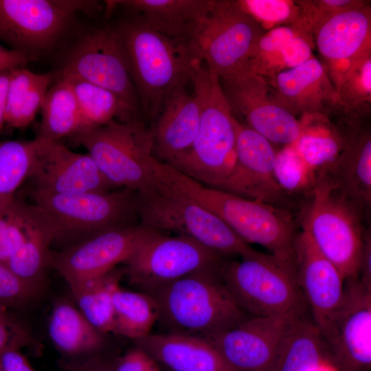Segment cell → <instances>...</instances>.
<instances>
[{
	"label": "cell",
	"mask_w": 371,
	"mask_h": 371,
	"mask_svg": "<svg viewBox=\"0 0 371 371\" xmlns=\"http://www.w3.org/2000/svg\"><path fill=\"white\" fill-rule=\"evenodd\" d=\"M161 184L220 217L245 243H256L275 257L295 265L296 223L292 211L203 186L161 163Z\"/></svg>",
	"instance_id": "cell-1"
},
{
	"label": "cell",
	"mask_w": 371,
	"mask_h": 371,
	"mask_svg": "<svg viewBox=\"0 0 371 371\" xmlns=\"http://www.w3.org/2000/svg\"><path fill=\"white\" fill-rule=\"evenodd\" d=\"M139 108L153 122L167 97L179 86L192 84V49L153 30L136 17L127 16L113 25Z\"/></svg>",
	"instance_id": "cell-2"
},
{
	"label": "cell",
	"mask_w": 371,
	"mask_h": 371,
	"mask_svg": "<svg viewBox=\"0 0 371 371\" xmlns=\"http://www.w3.org/2000/svg\"><path fill=\"white\" fill-rule=\"evenodd\" d=\"M191 78L200 107L198 133L190 149L169 166L203 186L221 190L236 164L234 117L219 78L199 59L192 62Z\"/></svg>",
	"instance_id": "cell-3"
},
{
	"label": "cell",
	"mask_w": 371,
	"mask_h": 371,
	"mask_svg": "<svg viewBox=\"0 0 371 371\" xmlns=\"http://www.w3.org/2000/svg\"><path fill=\"white\" fill-rule=\"evenodd\" d=\"M221 263L197 270L148 293L157 302L159 319L169 333L210 339L251 317L237 304L222 280Z\"/></svg>",
	"instance_id": "cell-4"
},
{
	"label": "cell",
	"mask_w": 371,
	"mask_h": 371,
	"mask_svg": "<svg viewBox=\"0 0 371 371\" xmlns=\"http://www.w3.org/2000/svg\"><path fill=\"white\" fill-rule=\"evenodd\" d=\"M306 200L299 215L302 231L335 265L345 280L358 278L366 229L365 212L325 175L317 177Z\"/></svg>",
	"instance_id": "cell-5"
},
{
	"label": "cell",
	"mask_w": 371,
	"mask_h": 371,
	"mask_svg": "<svg viewBox=\"0 0 371 371\" xmlns=\"http://www.w3.org/2000/svg\"><path fill=\"white\" fill-rule=\"evenodd\" d=\"M219 273L235 302L251 317L307 312L295 265L271 254L256 251L239 262L224 260Z\"/></svg>",
	"instance_id": "cell-6"
},
{
	"label": "cell",
	"mask_w": 371,
	"mask_h": 371,
	"mask_svg": "<svg viewBox=\"0 0 371 371\" xmlns=\"http://www.w3.org/2000/svg\"><path fill=\"white\" fill-rule=\"evenodd\" d=\"M68 138L87 150L114 188L139 192L155 187L159 161L153 153L151 131L140 119L114 120Z\"/></svg>",
	"instance_id": "cell-7"
},
{
	"label": "cell",
	"mask_w": 371,
	"mask_h": 371,
	"mask_svg": "<svg viewBox=\"0 0 371 371\" xmlns=\"http://www.w3.org/2000/svg\"><path fill=\"white\" fill-rule=\"evenodd\" d=\"M32 204L52 224L54 241L71 246L106 231L139 221L137 191L89 192L58 194L29 189Z\"/></svg>",
	"instance_id": "cell-8"
},
{
	"label": "cell",
	"mask_w": 371,
	"mask_h": 371,
	"mask_svg": "<svg viewBox=\"0 0 371 371\" xmlns=\"http://www.w3.org/2000/svg\"><path fill=\"white\" fill-rule=\"evenodd\" d=\"M136 208L139 224L190 237L224 256L245 257L256 251L217 215L162 184L137 192Z\"/></svg>",
	"instance_id": "cell-9"
},
{
	"label": "cell",
	"mask_w": 371,
	"mask_h": 371,
	"mask_svg": "<svg viewBox=\"0 0 371 371\" xmlns=\"http://www.w3.org/2000/svg\"><path fill=\"white\" fill-rule=\"evenodd\" d=\"M103 8L97 1L0 0V40L35 60L63 41L74 27L76 14Z\"/></svg>",
	"instance_id": "cell-10"
},
{
	"label": "cell",
	"mask_w": 371,
	"mask_h": 371,
	"mask_svg": "<svg viewBox=\"0 0 371 371\" xmlns=\"http://www.w3.org/2000/svg\"><path fill=\"white\" fill-rule=\"evenodd\" d=\"M264 33L238 1L214 0L193 40V49L219 78L230 76L247 71L253 49Z\"/></svg>",
	"instance_id": "cell-11"
},
{
	"label": "cell",
	"mask_w": 371,
	"mask_h": 371,
	"mask_svg": "<svg viewBox=\"0 0 371 371\" xmlns=\"http://www.w3.org/2000/svg\"><path fill=\"white\" fill-rule=\"evenodd\" d=\"M66 75L109 90L137 113V94L113 25L91 27L78 34L61 58L58 76Z\"/></svg>",
	"instance_id": "cell-12"
},
{
	"label": "cell",
	"mask_w": 371,
	"mask_h": 371,
	"mask_svg": "<svg viewBox=\"0 0 371 371\" xmlns=\"http://www.w3.org/2000/svg\"><path fill=\"white\" fill-rule=\"evenodd\" d=\"M225 256L190 237L154 230L124 263L130 282L149 293L197 270L218 265Z\"/></svg>",
	"instance_id": "cell-13"
},
{
	"label": "cell",
	"mask_w": 371,
	"mask_h": 371,
	"mask_svg": "<svg viewBox=\"0 0 371 371\" xmlns=\"http://www.w3.org/2000/svg\"><path fill=\"white\" fill-rule=\"evenodd\" d=\"M233 117L271 143L293 144L301 133V123L280 101L264 76L244 72L219 78Z\"/></svg>",
	"instance_id": "cell-14"
},
{
	"label": "cell",
	"mask_w": 371,
	"mask_h": 371,
	"mask_svg": "<svg viewBox=\"0 0 371 371\" xmlns=\"http://www.w3.org/2000/svg\"><path fill=\"white\" fill-rule=\"evenodd\" d=\"M337 371L371 369V290L358 278L345 280L343 300L322 335Z\"/></svg>",
	"instance_id": "cell-15"
},
{
	"label": "cell",
	"mask_w": 371,
	"mask_h": 371,
	"mask_svg": "<svg viewBox=\"0 0 371 371\" xmlns=\"http://www.w3.org/2000/svg\"><path fill=\"white\" fill-rule=\"evenodd\" d=\"M154 230L137 223L106 231L60 251H51L49 267L74 290L124 263Z\"/></svg>",
	"instance_id": "cell-16"
},
{
	"label": "cell",
	"mask_w": 371,
	"mask_h": 371,
	"mask_svg": "<svg viewBox=\"0 0 371 371\" xmlns=\"http://www.w3.org/2000/svg\"><path fill=\"white\" fill-rule=\"evenodd\" d=\"M236 164L221 190L291 210L293 201L274 175L276 150L263 136L234 117Z\"/></svg>",
	"instance_id": "cell-17"
},
{
	"label": "cell",
	"mask_w": 371,
	"mask_h": 371,
	"mask_svg": "<svg viewBox=\"0 0 371 371\" xmlns=\"http://www.w3.org/2000/svg\"><path fill=\"white\" fill-rule=\"evenodd\" d=\"M28 176L31 189L58 194L108 192L115 188L88 154L75 153L59 141L36 137Z\"/></svg>",
	"instance_id": "cell-18"
},
{
	"label": "cell",
	"mask_w": 371,
	"mask_h": 371,
	"mask_svg": "<svg viewBox=\"0 0 371 371\" xmlns=\"http://www.w3.org/2000/svg\"><path fill=\"white\" fill-rule=\"evenodd\" d=\"M304 313L249 317L207 340L237 371H270L286 331Z\"/></svg>",
	"instance_id": "cell-19"
},
{
	"label": "cell",
	"mask_w": 371,
	"mask_h": 371,
	"mask_svg": "<svg viewBox=\"0 0 371 371\" xmlns=\"http://www.w3.org/2000/svg\"><path fill=\"white\" fill-rule=\"evenodd\" d=\"M311 32L333 83L350 64L371 51L370 7L365 2L328 15L316 23Z\"/></svg>",
	"instance_id": "cell-20"
},
{
	"label": "cell",
	"mask_w": 371,
	"mask_h": 371,
	"mask_svg": "<svg viewBox=\"0 0 371 371\" xmlns=\"http://www.w3.org/2000/svg\"><path fill=\"white\" fill-rule=\"evenodd\" d=\"M295 268L312 319L322 335L343 300L345 279L304 231L296 240Z\"/></svg>",
	"instance_id": "cell-21"
},
{
	"label": "cell",
	"mask_w": 371,
	"mask_h": 371,
	"mask_svg": "<svg viewBox=\"0 0 371 371\" xmlns=\"http://www.w3.org/2000/svg\"><path fill=\"white\" fill-rule=\"evenodd\" d=\"M105 14L122 8L171 41L193 49V40L210 14L214 0L105 1Z\"/></svg>",
	"instance_id": "cell-22"
},
{
	"label": "cell",
	"mask_w": 371,
	"mask_h": 371,
	"mask_svg": "<svg viewBox=\"0 0 371 371\" xmlns=\"http://www.w3.org/2000/svg\"><path fill=\"white\" fill-rule=\"evenodd\" d=\"M282 104L294 115H326L341 106L324 65L311 57L267 78Z\"/></svg>",
	"instance_id": "cell-23"
},
{
	"label": "cell",
	"mask_w": 371,
	"mask_h": 371,
	"mask_svg": "<svg viewBox=\"0 0 371 371\" xmlns=\"http://www.w3.org/2000/svg\"><path fill=\"white\" fill-rule=\"evenodd\" d=\"M302 118L301 133L293 146L317 177L326 175L362 118L342 106L326 115H304Z\"/></svg>",
	"instance_id": "cell-24"
},
{
	"label": "cell",
	"mask_w": 371,
	"mask_h": 371,
	"mask_svg": "<svg viewBox=\"0 0 371 371\" xmlns=\"http://www.w3.org/2000/svg\"><path fill=\"white\" fill-rule=\"evenodd\" d=\"M188 85L171 92L150 128L154 157L168 165L190 149L199 128V103Z\"/></svg>",
	"instance_id": "cell-25"
},
{
	"label": "cell",
	"mask_w": 371,
	"mask_h": 371,
	"mask_svg": "<svg viewBox=\"0 0 371 371\" xmlns=\"http://www.w3.org/2000/svg\"><path fill=\"white\" fill-rule=\"evenodd\" d=\"M135 341L170 371H237L204 338L168 333L148 334Z\"/></svg>",
	"instance_id": "cell-26"
},
{
	"label": "cell",
	"mask_w": 371,
	"mask_h": 371,
	"mask_svg": "<svg viewBox=\"0 0 371 371\" xmlns=\"http://www.w3.org/2000/svg\"><path fill=\"white\" fill-rule=\"evenodd\" d=\"M365 213L371 206V135L363 122L351 132L340 156L324 175ZM322 176V175H321Z\"/></svg>",
	"instance_id": "cell-27"
},
{
	"label": "cell",
	"mask_w": 371,
	"mask_h": 371,
	"mask_svg": "<svg viewBox=\"0 0 371 371\" xmlns=\"http://www.w3.org/2000/svg\"><path fill=\"white\" fill-rule=\"evenodd\" d=\"M326 359L322 334L306 312L288 328L270 371H314Z\"/></svg>",
	"instance_id": "cell-28"
},
{
	"label": "cell",
	"mask_w": 371,
	"mask_h": 371,
	"mask_svg": "<svg viewBox=\"0 0 371 371\" xmlns=\"http://www.w3.org/2000/svg\"><path fill=\"white\" fill-rule=\"evenodd\" d=\"M48 331L55 347L69 356L93 355L104 344V335L77 307L66 301L58 302L54 306Z\"/></svg>",
	"instance_id": "cell-29"
},
{
	"label": "cell",
	"mask_w": 371,
	"mask_h": 371,
	"mask_svg": "<svg viewBox=\"0 0 371 371\" xmlns=\"http://www.w3.org/2000/svg\"><path fill=\"white\" fill-rule=\"evenodd\" d=\"M58 77L66 78L73 89L80 117L78 132L106 125L115 118L119 122L138 118L137 113L109 90L73 76Z\"/></svg>",
	"instance_id": "cell-30"
},
{
	"label": "cell",
	"mask_w": 371,
	"mask_h": 371,
	"mask_svg": "<svg viewBox=\"0 0 371 371\" xmlns=\"http://www.w3.org/2000/svg\"><path fill=\"white\" fill-rule=\"evenodd\" d=\"M54 74H36L22 67L12 69L9 82L5 125L15 128L28 126L41 109Z\"/></svg>",
	"instance_id": "cell-31"
},
{
	"label": "cell",
	"mask_w": 371,
	"mask_h": 371,
	"mask_svg": "<svg viewBox=\"0 0 371 371\" xmlns=\"http://www.w3.org/2000/svg\"><path fill=\"white\" fill-rule=\"evenodd\" d=\"M41 110L42 119L36 137L59 141L79 131L78 104L71 85L66 78L58 77L49 88Z\"/></svg>",
	"instance_id": "cell-32"
},
{
	"label": "cell",
	"mask_w": 371,
	"mask_h": 371,
	"mask_svg": "<svg viewBox=\"0 0 371 371\" xmlns=\"http://www.w3.org/2000/svg\"><path fill=\"white\" fill-rule=\"evenodd\" d=\"M54 239V228L43 213L41 221L4 263L22 281L40 292L45 273L49 267V248Z\"/></svg>",
	"instance_id": "cell-33"
},
{
	"label": "cell",
	"mask_w": 371,
	"mask_h": 371,
	"mask_svg": "<svg viewBox=\"0 0 371 371\" xmlns=\"http://www.w3.org/2000/svg\"><path fill=\"white\" fill-rule=\"evenodd\" d=\"M125 273V268H114L106 274L88 280L71 290L78 308L104 335L113 333V295Z\"/></svg>",
	"instance_id": "cell-34"
},
{
	"label": "cell",
	"mask_w": 371,
	"mask_h": 371,
	"mask_svg": "<svg viewBox=\"0 0 371 371\" xmlns=\"http://www.w3.org/2000/svg\"><path fill=\"white\" fill-rule=\"evenodd\" d=\"M113 334L136 340L148 335L159 319L155 298L147 293L135 292L118 286L113 295Z\"/></svg>",
	"instance_id": "cell-35"
},
{
	"label": "cell",
	"mask_w": 371,
	"mask_h": 371,
	"mask_svg": "<svg viewBox=\"0 0 371 371\" xmlns=\"http://www.w3.org/2000/svg\"><path fill=\"white\" fill-rule=\"evenodd\" d=\"M43 218L42 212L17 194L0 206V262H5Z\"/></svg>",
	"instance_id": "cell-36"
},
{
	"label": "cell",
	"mask_w": 371,
	"mask_h": 371,
	"mask_svg": "<svg viewBox=\"0 0 371 371\" xmlns=\"http://www.w3.org/2000/svg\"><path fill=\"white\" fill-rule=\"evenodd\" d=\"M34 150V139L0 141V206L13 199L27 179Z\"/></svg>",
	"instance_id": "cell-37"
},
{
	"label": "cell",
	"mask_w": 371,
	"mask_h": 371,
	"mask_svg": "<svg viewBox=\"0 0 371 371\" xmlns=\"http://www.w3.org/2000/svg\"><path fill=\"white\" fill-rule=\"evenodd\" d=\"M333 85L340 104L361 115L362 107L371 101V51L350 64Z\"/></svg>",
	"instance_id": "cell-38"
},
{
	"label": "cell",
	"mask_w": 371,
	"mask_h": 371,
	"mask_svg": "<svg viewBox=\"0 0 371 371\" xmlns=\"http://www.w3.org/2000/svg\"><path fill=\"white\" fill-rule=\"evenodd\" d=\"M274 175L282 191L293 196L308 197L312 192L317 175L307 166L292 145L276 150Z\"/></svg>",
	"instance_id": "cell-39"
},
{
	"label": "cell",
	"mask_w": 371,
	"mask_h": 371,
	"mask_svg": "<svg viewBox=\"0 0 371 371\" xmlns=\"http://www.w3.org/2000/svg\"><path fill=\"white\" fill-rule=\"evenodd\" d=\"M240 8L265 30L300 23L304 20L297 1L240 0Z\"/></svg>",
	"instance_id": "cell-40"
},
{
	"label": "cell",
	"mask_w": 371,
	"mask_h": 371,
	"mask_svg": "<svg viewBox=\"0 0 371 371\" xmlns=\"http://www.w3.org/2000/svg\"><path fill=\"white\" fill-rule=\"evenodd\" d=\"M41 347L25 324L0 306V352L9 348L38 350Z\"/></svg>",
	"instance_id": "cell-41"
},
{
	"label": "cell",
	"mask_w": 371,
	"mask_h": 371,
	"mask_svg": "<svg viewBox=\"0 0 371 371\" xmlns=\"http://www.w3.org/2000/svg\"><path fill=\"white\" fill-rule=\"evenodd\" d=\"M38 293L22 281L5 263L0 262V306H22L33 300Z\"/></svg>",
	"instance_id": "cell-42"
},
{
	"label": "cell",
	"mask_w": 371,
	"mask_h": 371,
	"mask_svg": "<svg viewBox=\"0 0 371 371\" xmlns=\"http://www.w3.org/2000/svg\"><path fill=\"white\" fill-rule=\"evenodd\" d=\"M106 365L108 371H161L158 362L137 346Z\"/></svg>",
	"instance_id": "cell-43"
},
{
	"label": "cell",
	"mask_w": 371,
	"mask_h": 371,
	"mask_svg": "<svg viewBox=\"0 0 371 371\" xmlns=\"http://www.w3.org/2000/svg\"><path fill=\"white\" fill-rule=\"evenodd\" d=\"M313 37L306 35H297L289 41L280 53L284 69L299 66L313 57Z\"/></svg>",
	"instance_id": "cell-44"
},
{
	"label": "cell",
	"mask_w": 371,
	"mask_h": 371,
	"mask_svg": "<svg viewBox=\"0 0 371 371\" xmlns=\"http://www.w3.org/2000/svg\"><path fill=\"white\" fill-rule=\"evenodd\" d=\"M21 348H9L0 352V371H37Z\"/></svg>",
	"instance_id": "cell-45"
},
{
	"label": "cell",
	"mask_w": 371,
	"mask_h": 371,
	"mask_svg": "<svg viewBox=\"0 0 371 371\" xmlns=\"http://www.w3.org/2000/svg\"><path fill=\"white\" fill-rule=\"evenodd\" d=\"M358 278L361 283L371 290V229L365 230L360 256Z\"/></svg>",
	"instance_id": "cell-46"
},
{
	"label": "cell",
	"mask_w": 371,
	"mask_h": 371,
	"mask_svg": "<svg viewBox=\"0 0 371 371\" xmlns=\"http://www.w3.org/2000/svg\"><path fill=\"white\" fill-rule=\"evenodd\" d=\"M33 60V58L0 44V71L23 67Z\"/></svg>",
	"instance_id": "cell-47"
},
{
	"label": "cell",
	"mask_w": 371,
	"mask_h": 371,
	"mask_svg": "<svg viewBox=\"0 0 371 371\" xmlns=\"http://www.w3.org/2000/svg\"><path fill=\"white\" fill-rule=\"evenodd\" d=\"M11 69L0 71V132L5 125V110Z\"/></svg>",
	"instance_id": "cell-48"
},
{
	"label": "cell",
	"mask_w": 371,
	"mask_h": 371,
	"mask_svg": "<svg viewBox=\"0 0 371 371\" xmlns=\"http://www.w3.org/2000/svg\"><path fill=\"white\" fill-rule=\"evenodd\" d=\"M74 371H105V363L93 360L75 367Z\"/></svg>",
	"instance_id": "cell-49"
},
{
	"label": "cell",
	"mask_w": 371,
	"mask_h": 371,
	"mask_svg": "<svg viewBox=\"0 0 371 371\" xmlns=\"http://www.w3.org/2000/svg\"><path fill=\"white\" fill-rule=\"evenodd\" d=\"M105 371H108V370H107V368H106V363H105Z\"/></svg>",
	"instance_id": "cell-50"
},
{
	"label": "cell",
	"mask_w": 371,
	"mask_h": 371,
	"mask_svg": "<svg viewBox=\"0 0 371 371\" xmlns=\"http://www.w3.org/2000/svg\"><path fill=\"white\" fill-rule=\"evenodd\" d=\"M1 141V140H0Z\"/></svg>",
	"instance_id": "cell-51"
}]
</instances>
